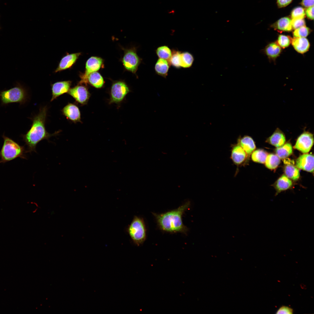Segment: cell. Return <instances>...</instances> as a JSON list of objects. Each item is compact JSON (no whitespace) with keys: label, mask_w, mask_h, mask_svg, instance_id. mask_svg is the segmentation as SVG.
<instances>
[{"label":"cell","mask_w":314,"mask_h":314,"mask_svg":"<svg viewBox=\"0 0 314 314\" xmlns=\"http://www.w3.org/2000/svg\"><path fill=\"white\" fill-rule=\"evenodd\" d=\"M47 108H41L38 114L32 118V124L30 129L22 137L27 146L26 153L36 152V147L38 143L44 140H48L51 137L58 135L60 131L53 134L47 132L45 127L47 115Z\"/></svg>","instance_id":"obj_1"},{"label":"cell","mask_w":314,"mask_h":314,"mask_svg":"<svg viewBox=\"0 0 314 314\" xmlns=\"http://www.w3.org/2000/svg\"><path fill=\"white\" fill-rule=\"evenodd\" d=\"M190 205V201H187L176 209L163 213L153 214L159 227L162 231L186 234L188 229L184 225L182 217L183 214Z\"/></svg>","instance_id":"obj_2"},{"label":"cell","mask_w":314,"mask_h":314,"mask_svg":"<svg viewBox=\"0 0 314 314\" xmlns=\"http://www.w3.org/2000/svg\"><path fill=\"white\" fill-rule=\"evenodd\" d=\"M2 137L3 143L0 151V163H5L18 157L27 159L24 146L4 135Z\"/></svg>","instance_id":"obj_3"},{"label":"cell","mask_w":314,"mask_h":314,"mask_svg":"<svg viewBox=\"0 0 314 314\" xmlns=\"http://www.w3.org/2000/svg\"><path fill=\"white\" fill-rule=\"evenodd\" d=\"M130 239L135 245L139 246L146 239V229L143 219L135 216L126 230Z\"/></svg>","instance_id":"obj_4"},{"label":"cell","mask_w":314,"mask_h":314,"mask_svg":"<svg viewBox=\"0 0 314 314\" xmlns=\"http://www.w3.org/2000/svg\"><path fill=\"white\" fill-rule=\"evenodd\" d=\"M0 98L3 105L13 103L22 104L27 100L28 95L25 88L21 86L18 85L0 92Z\"/></svg>","instance_id":"obj_5"},{"label":"cell","mask_w":314,"mask_h":314,"mask_svg":"<svg viewBox=\"0 0 314 314\" xmlns=\"http://www.w3.org/2000/svg\"><path fill=\"white\" fill-rule=\"evenodd\" d=\"M130 92L129 88L125 82L122 81L114 82L110 89L109 103H121Z\"/></svg>","instance_id":"obj_6"},{"label":"cell","mask_w":314,"mask_h":314,"mask_svg":"<svg viewBox=\"0 0 314 314\" xmlns=\"http://www.w3.org/2000/svg\"><path fill=\"white\" fill-rule=\"evenodd\" d=\"M142 59L137 55L134 49L126 50L122 60L123 65L127 70L135 73Z\"/></svg>","instance_id":"obj_7"},{"label":"cell","mask_w":314,"mask_h":314,"mask_svg":"<svg viewBox=\"0 0 314 314\" xmlns=\"http://www.w3.org/2000/svg\"><path fill=\"white\" fill-rule=\"evenodd\" d=\"M68 94L71 96L76 102L82 105L86 104L91 96L86 85L78 84L71 88Z\"/></svg>","instance_id":"obj_8"},{"label":"cell","mask_w":314,"mask_h":314,"mask_svg":"<svg viewBox=\"0 0 314 314\" xmlns=\"http://www.w3.org/2000/svg\"><path fill=\"white\" fill-rule=\"evenodd\" d=\"M103 63V59L100 57L92 56L89 58L86 63L85 72L80 75L81 80L78 84L85 85L88 76L90 73L99 70Z\"/></svg>","instance_id":"obj_9"},{"label":"cell","mask_w":314,"mask_h":314,"mask_svg":"<svg viewBox=\"0 0 314 314\" xmlns=\"http://www.w3.org/2000/svg\"><path fill=\"white\" fill-rule=\"evenodd\" d=\"M313 142V135L304 131L298 137L294 147L303 153H307L311 149Z\"/></svg>","instance_id":"obj_10"},{"label":"cell","mask_w":314,"mask_h":314,"mask_svg":"<svg viewBox=\"0 0 314 314\" xmlns=\"http://www.w3.org/2000/svg\"><path fill=\"white\" fill-rule=\"evenodd\" d=\"M230 158L233 163L238 167L245 165L249 156L238 143L231 146Z\"/></svg>","instance_id":"obj_11"},{"label":"cell","mask_w":314,"mask_h":314,"mask_svg":"<svg viewBox=\"0 0 314 314\" xmlns=\"http://www.w3.org/2000/svg\"><path fill=\"white\" fill-rule=\"evenodd\" d=\"M61 111L63 115L70 121L75 123L78 122L81 123L80 110L74 104L69 103Z\"/></svg>","instance_id":"obj_12"},{"label":"cell","mask_w":314,"mask_h":314,"mask_svg":"<svg viewBox=\"0 0 314 314\" xmlns=\"http://www.w3.org/2000/svg\"><path fill=\"white\" fill-rule=\"evenodd\" d=\"M72 81L70 80L56 82L51 85L52 97L51 101L66 93H67L72 85Z\"/></svg>","instance_id":"obj_13"},{"label":"cell","mask_w":314,"mask_h":314,"mask_svg":"<svg viewBox=\"0 0 314 314\" xmlns=\"http://www.w3.org/2000/svg\"><path fill=\"white\" fill-rule=\"evenodd\" d=\"M81 54V52L67 54L61 58L55 72H60L71 68Z\"/></svg>","instance_id":"obj_14"},{"label":"cell","mask_w":314,"mask_h":314,"mask_svg":"<svg viewBox=\"0 0 314 314\" xmlns=\"http://www.w3.org/2000/svg\"><path fill=\"white\" fill-rule=\"evenodd\" d=\"M296 167L300 169L313 172L314 157L310 154H304L300 156L296 162Z\"/></svg>","instance_id":"obj_15"},{"label":"cell","mask_w":314,"mask_h":314,"mask_svg":"<svg viewBox=\"0 0 314 314\" xmlns=\"http://www.w3.org/2000/svg\"><path fill=\"white\" fill-rule=\"evenodd\" d=\"M237 143L243 148L249 156L256 149V146L254 140L251 137L248 135L239 137L238 139Z\"/></svg>","instance_id":"obj_16"},{"label":"cell","mask_w":314,"mask_h":314,"mask_svg":"<svg viewBox=\"0 0 314 314\" xmlns=\"http://www.w3.org/2000/svg\"><path fill=\"white\" fill-rule=\"evenodd\" d=\"M286 141L283 133L279 128H277L273 133L266 140V142L277 148L283 145Z\"/></svg>","instance_id":"obj_17"},{"label":"cell","mask_w":314,"mask_h":314,"mask_svg":"<svg viewBox=\"0 0 314 314\" xmlns=\"http://www.w3.org/2000/svg\"><path fill=\"white\" fill-rule=\"evenodd\" d=\"M291 43L295 50L301 53L307 52L310 47L309 42L305 38L294 37L292 39Z\"/></svg>","instance_id":"obj_18"},{"label":"cell","mask_w":314,"mask_h":314,"mask_svg":"<svg viewBox=\"0 0 314 314\" xmlns=\"http://www.w3.org/2000/svg\"><path fill=\"white\" fill-rule=\"evenodd\" d=\"M88 83L96 88H100L103 86L104 82L100 74L95 72L90 73L87 77L85 85Z\"/></svg>","instance_id":"obj_19"},{"label":"cell","mask_w":314,"mask_h":314,"mask_svg":"<svg viewBox=\"0 0 314 314\" xmlns=\"http://www.w3.org/2000/svg\"><path fill=\"white\" fill-rule=\"evenodd\" d=\"M170 66L167 60L159 58L155 64V70L158 75L166 78L168 75Z\"/></svg>","instance_id":"obj_20"},{"label":"cell","mask_w":314,"mask_h":314,"mask_svg":"<svg viewBox=\"0 0 314 314\" xmlns=\"http://www.w3.org/2000/svg\"><path fill=\"white\" fill-rule=\"evenodd\" d=\"M291 19L288 17H282L272 25L274 28L279 31H289L292 29Z\"/></svg>","instance_id":"obj_21"},{"label":"cell","mask_w":314,"mask_h":314,"mask_svg":"<svg viewBox=\"0 0 314 314\" xmlns=\"http://www.w3.org/2000/svg\"><path fill=\"white\" fill-rule=\"evenodd\" d=\"M292 185V181L287 176L283 175L276 181L275 188L277 193L290 188Z\"/></svg>","instance_id":"obj_22"},{"label":"cell","mask_w":314,"mask_h":314,"mask_svg":"<svg viewBox=\"0 0 314 314\" xmlns=\"http://www.w3.org/2000/svg\"><path fill=\"white\" fill-rule=\"evenodd\" d=\"M281 52V48L276 42H272L265 47V52L270 58L274 59L278 57Z\"/></svg>","instance_id":"obj_23"},{"label":"cell","mask_w":314,"mask_h":314,"mask_svg":"<svg viewBox=\"0 0 314 314\" xmlns=\"http://www.w3.org/2000/svg\"><path fill=\"white\" fill-rule=\"evenodd\" d=\"M194 60L193 55L188 51L181 52L180 54V65L181 67L184 68L191 67Z\"/></svg>","instance_id":"obj_24"},{"label":"cell","mask_w":314,"mask_h":314,"mask_svg":"<svg viewBox=\"0 0 314 314\" xmlns=\"http://www.w3.org/2000/svg\"><path fill=\"white\" fill-rule=\"evenodd\" d=\"M276 153L280 158H286L292 153V146L290 142H287L282 146L277 147L276 150Z\"/></svg>","instance_id":"obj_25"},{"label":"cell","mask_w":314,"mask_h":314,"mask_svg":"<svg viewBox=\"0 0 314 314\" xmlns=\"http://www.w3.org/2000/svg\"><path fill=\"white\" fill-rule=\"evenodd\" d=\"M286 176L289 179L296 181L300 177L299 171L298 169L292 165L288 164L284 168Z\"/></svg>","instance_id":"obj_26"},{"label":"cell","mask_w":314,"mask_h":314,"mask_svg":"<svg viewBox=\"0 0 314 314\" xmlns=\"http://www.w3.org/2000/svg\"><path fill=\"white\" fill-rule=\"evenodd\" d=\"M156 52L159 58L165 60L168 62L172 54V50L168 46L166 45L158 47L156 49Z\"/></svg>","instance_id":"obj_27"},{"label":"cell","mask_w":314,"mask_h":314,"mask_svg":"<svg viewBox=\"0 0 314 314\" xmlns=\"http://www.w3.org/2000/svg\"><path fill=\"white\" fill-rule=\"evenodd\" d=\"M265 166L268 168L273 170L276 168L280 163V158L273 154L267 155L265 161Z\"/></svg>","instance_id":"obj_28"},{"label":"cell","mask_w":314,"mask_h":314,"mask_svg":"<svg viewBox=\"0 0 314 314\" xmlns=\"http://www.w3.org/2000/svg\"><path fill=\"white\" fill-rule=\"evenodd\" d=\"M267 155V153L262 149H258L254 151L251 154V158L254 162L264 163Z\"/></svg>","instance_id":"obj_29"},{"label":"cell","mask_w":314,"mask_h":314,"mask_svg":"<svg viewBox=\"0 0 314 314\" xmlns=\"http://www.w3.org/2000/svg\"><path fill=\"white\" fill-rule=\"evenodd\" d=\"M181 51L175 49L172 50V54L169 61L170 65L176 69L181 68L180 65V54Z\"/></svg>","instance_id":"obj_30"},{"label":"cell","mask_w":314,"mask_h":314,"mask_svg":"<svg viewBox=\"0 0 314 314\" xmlns=\"http://www.w3.org/2000/svg\"><path fill=\"white\" fill-rule=\"evenodd\" d=\"M292 39L289 36L280 35L278 37L276 43L280 47L285 48L289 46Z\"/></svg>","instance_id":"obj_31"},{"label":"cell","mask_w":314,"mask_h":314,"mask_svg":"<svg viewBox=\"0 0 314 314\" xmlns=\"http://www.w3.org/2000/svg\"><path fill=\"white\" fill-rule=\"evenodd\" d=\"M311 31L310 28L304 26L295 29L293 35L294 37L305 38L309 35Z\"/></svg>","instance_id":"obj_32"},{"label":"cell","mask_w":314,"mask_h":314,"mask_svg":"<svg viewBox=\"0 0 314 314\" xmlns=\"http://www.w3.org/2000/svg\"><path fill=\"white\" fill-rule=\"evenodd\" d=\"M305 13L303 8L297 7L295 8L291 13L292 19H304L305 16Z\"/></svg>","instance_id":"obj_33"},{"label":"cell","mask_w":314,"mask_h":314,"mask_svg":"<svg viewBox=\"0 0 314 314\" xmlns=\"http://www.w3.org/2000/svg\"><path fill=\"white\" fill-rule=\"evenodd\" d=\"M292 29H296L305 26V22L304 19H292L291 22Z\"/></svg>","instance_id":"obj_34"},{"label":"cell","mask_w":314,"mask_h":314,"mask_svg":"<svg viewBox=\"0 0 314 314\" xmlns=\"http://www.w3.org/2000/svg\"><path fill=\"white\" fill-rule=\"evenodd\" d=\"M293 309L288 306H283L281 307L277 311L276 314H292Z\"/></svg>","instance_id":"obj_35"},{"label":"cell","mask_w":314,"mask_h":314,"mask_svg":"<svg viewBox=\"0 0 314 314\" xmlns=\"http://www.w3.org/2000/svg\"><path fill=\"white\" fill-rule=\"evenodd\" d=\"M307 16L310 19L313 20L314 19V6L308 8L306 11Z\"/></svg>","instance_id":"obj_36"},{"label":"cell","mask_w":314,"mask_h":314,"mask_svg":"<svg viewBox=\"0 0 314 314\" xmlns=\"http://www.w3.org/2000/svg\"><path fill=\"white\" fill-rule=\"evenodd\" d=\"M292 0H277V4L280 8L285 7L289 5Z\"/></svg>","instance_id":"obj_37"},{"label":"cell","mask_w":314,"mask_h":314,"mask_svg":"<svg viewBox=\"0 0 314 314\" xmlns=\"http://www.w3.org/2000/svg\"><path fill=\"white\" fill-rule=\"evenodd\" d=\"M301 4L304 7L308 8L314 6V0H302Z\"/></svg>","instance_id":"obj_38"},{"label":"cell","mask_w":314,"mask_h":314,"mask_svg":"<svg viewBox=\"0 0 314 314\" xmlns=\"http://www.w3.org/2000/svg\"></svg>","instance_id":"obj_39"}]
</instances>
